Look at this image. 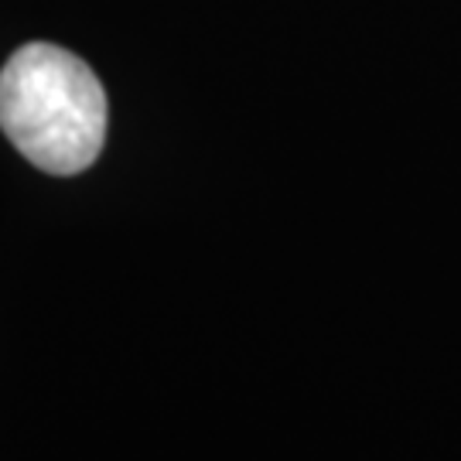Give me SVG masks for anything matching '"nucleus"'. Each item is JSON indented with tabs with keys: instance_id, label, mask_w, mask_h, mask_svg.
Wrapping results in <instances>:
<instances>
[{
	"instance_id": "f257e3e1",
	"label": "nucleus",
	"mask_w": 461,
	"mask_h": 461,
	"mask_svg": "<svg viewBox=\"0 0 461 461\" xmlns=\"http://www.w3.org/2000/svg\"><path fill=\"white\" fill-rule=\"evenodd\" d=\"M106 89L79 55L32 41L0 72V127L34 167L79 175L106 140Z\"/></svg>"
}]
</instances>
